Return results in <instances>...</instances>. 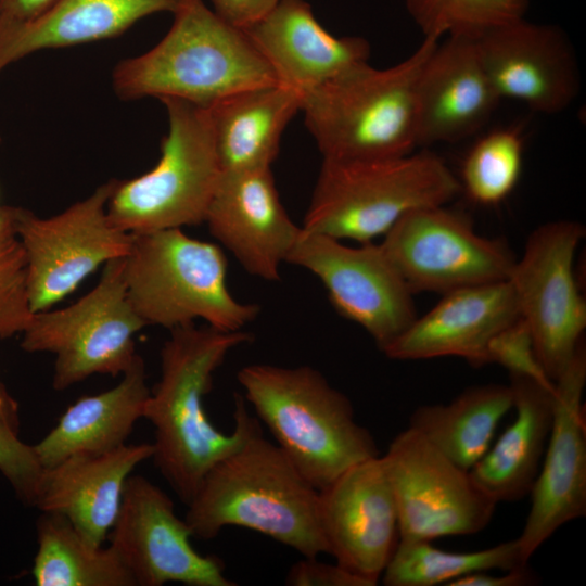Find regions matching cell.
I'll return each instance as SVG.
<instances>
[{
	"mask_svg": "<svg viewBox=\"0 0 586 586\" xmlns=\"http://www.w3.org/2000/svg\"><path fill=\"white\" fill-rule=\"evenodd\" d=\"M0 425L18 434L20 413L16 400L10 395L0 380Z\"/></svg>",
	"mask_w": 586,
	"mask_h": 586,
	"instance_id": "40",
	"label": "cell"
},
{
	"mask_svg": "<svg viewBox=\"0 0 586 586\" xmlns=\"http://www.w3.org/2000/svg\"><path fill=\"white\" fill-rule=\"evenodd\" d=\"M519 317L509 280L457 289L416 317L382 352L395 360L460 357L480 367L487 364L494 336Z\"/></svg>",
	"mask_w": 586,
	"mask_h": 586,
	"instance_id": "21",
	"label": "cell"
},
{
	"mask_svg": "<svg viewBox=\"0 0 586 586\" xmlns=\"http://www.w3.org/2000/svg\"><path fill=\"white\" fill-rule=\"evenodd\" d=\"M187 507L184 521L199 539L211 540L227 526H240L303 557L327 553L318 491L263 433L216 462Z\"/></svg>",
	"mask_w": 586,
	"mask_h": 586,
	"instance_id": "2",
	"label": "cell"
},
{
	"mask_svg": "<svg viewBox=\"0 0 586 586\" xmlns=\"http://www.w3.org/2000/svg\"><path fill=\"white\" fill-rule=\"evenodd\" d=\"M56 0H0V26L30 22Z\"/></svg>",
	"mask_w": 586,
	"mask_h": 586,
	"instance_id": "39",
	"label": "cell"
},
{
	"mask_svg": "<svg viewBox=\"0 0 586 586\" xmlns=\"http://www.w3.org/2000/svg\"><path fill=\"white\" fill-rule=\"evenodd\" d=\"M191 537L171 498L146 477L129 475L107 538L135 585L235 586L222 560L198 552Z\"/></svg>",
	"mask_w": 586,
	"mask_h": 586,
	"instance_id": "15",
	"label": "cell"
},
{
	"mask_svg": "<svg viewBox=\"0 0 586 586\" xmlns=\"http://www.w3.org/2000/svg\"><path fill=\"white\" fill-rule=\"evenodd\" d=\"M33 577L38 586H136L114 549L85 538L64 517L37 520Z\"/></svg>",
	"mask_w": 586,
	"mask_h": 586,
	"instance_id": "29",
	"label": "cell"
},
{
	"mask_svg": "<svg viewBox=\"0 0 586 586\" xmlns=\"http://www.w3.org/2000/svg\"><path fill=\"white\" fill-rule=\"evenodd\" d=\"M488 572H476L459 577L447 586H530L538 583V575L528 564L508 570L504 575H494Z\"/></svg>",
	"mask_w": 586,
	"mask_h": 586,
	"instance_id": "38",
	"label": "cell"
},
{
	"mask_svg": "<svg viewBox=\"0 0 586 586\" xmlns=\"http://www.w3.org/2000/svg\"><path fill=\"white\" fill-rule=\"evenodd\" d=\"M286 263L314 273L335 310L364 328L381 351L417 317L413 293L380 243L349 246L301 227Z\"/></svg>",
	"mask_w": 586,
	"mask_h": 586,
	"instance_id": "14",
	"label": "cell"
},
{
	"mask_svg": "<svg viewBox=\"0 0 586 586\" xmlns=\"http://www.w3.org/2000/svg\"><path fill=\"white\" fill-rule=\"evenodd\" d=\"M144 327L129 301L120 257L107 262L97 285L74 304L33 313L21 347L54 355L52 386L63 391L93 374L126 372Z\"/></svg>",
	"mask_w": 586,
	"mask_h": 586,
	"instance_id": "9",
	"label": "cell"
},
{
	"mask_svg": "<svg viewBox=\"0 0 586 586\" xmlns=\"http://www.w3.org/2000/svg\"><path fill=\"white\" fill-rule=\"evenodd\" d=\"M204 222L252 276L280 278L301 231L283 207L271 168L221 171Z\"/></svg>",
	"mask_w": 586,
	"mask_h": 586,
	"instance_id": "19",
	"label": "cell"
},
{
	"mask_svg": "<svg viewBox=\"0 0 586 586\" xmlns=\"http://www.w3.org/2000/svg\"><path fill=\"white\" fill-rule=\"evenodd\" d=\"M460 192L459 179L428 150L383 160L323 158L302 228L372 242L406 214L449 204Z\"/></svg>",
	"mask_w": 586,
	"mask_h": 586,
	"instance_id": "6",
	"label": "cell"
},
{
	"mask_svg": "<svg viewBox=\"0 0 586 586\" xmlns=\"http://www.w3.org/2000/svg\"><path fill=\"white\" fill-rule=\"evenodd\" d=\"M392 483L399 539L430 540L476 534L491 522L496 502L472 479L411 428L383 455Z\"/></svg>",
	"mask_w": 586,
	"mask_h": 586,
	"instance_id": "13",
	"label": "cell"
},
{
	"mask_svg": "<svg viewBox=\"0 0 586 586\" xmlns=\"http://www.w3.org/2000/svg\"><path fill=\"white\" fill-rule=\"evenodd\" d=\"M15 209L0 205V339L22 334L33 316L27 260L15 228Z\"/></svg>",
	"mask_w": 586,
	"mask_h": 586,
	"instance_id": "33",
	"label": "cell"
},
{
	"mask_svg": "<svg viewBox=\"0 0 586 586\" xmlns=\"http://www.w3.org/2000/svg\"><path fill=\"white\" fill-rule=\"evenodd\" d=\"M497 364L510 375L528 378L553 385L536 355L534 341L525 321L519 317L498 332L487 348V364Z\"/></svg>",
	"mask_w": 586,
	"mask_h": 586,
	"instance_id": "34",
	"label": "cell"
},
{
	"mask_svg": "<svg viewBox=\"0 0 586 586\" xmlns=\"http://www.w3.org/2000/svg\"><path fill=\"white\" fill-rule=\"evenodd\" d=\"M152 455V443H126L42 468L34 507L64 517L85 538L102 546L118 514L127 479Z\"/></svg>",
	"mask_w": 586,
	"mask_h": 586,
	"instance_id": "23",
	"label": "cell"
},
{
	"mask_svg": "<svg viewBox=\"0 0 586 586\" xmlns=\"http://www.w3.org/2000/svg\"><path fill=\"white\" fill-rule=\"evenodd\" d=\"M515 417L472 467L474 482L496 502L530 495L553 418V385L510 375Z\"/></svg>",
	"mask_w": 586,
	"mask_h": 586,
	"instance_id": "24",
	"label": "cell"
},
{
	"mask_svg": "<svg viewBox=\"0 0 586 586\" xmlns=\"http://www.w3.org/2000/svg\"><path fill=\"white\" fill-rule=\"evenodd\" d=\"M150 395L140 355L114 387L82 396L60 417L55 426L33 445L42 468L78 454H99L126 444L143 418Z\"/></svg>",
	"mask_w": 586,
	"mask_h": 586,
	"instance_id": "26",
	"label": "cell"
},
{
	"mask_svg": "<svg viewBox=\"0 0 586 586\" xmlns=\"http://www.w3.org/2000/svg\"><path fill=\"white\" fill-rule=\"evenodd\" d=\"M440 40L423 37L391 67L365 63L302 93L301 112L323 158H393L418 148V80Z\"/></svg>",
	"mask_w": 586,
	"mask_h": 586,
	"instance_id": "5",
	"label": "cell"
},
{
	"mask_svg": "<svg viewBox=\"0 0 586 586\" xmlns=\"http://www.w3.org/2000/svg\"><path fill=\"white\" fill-rule=\"evenodd\" d=\"M527 564L517 538L470 552L443 550L430 540L399 539L381 581L386 586H447L472 573L508 571Z\"/></svg>",
	"mask_w": 586,
	"mask_h": 586,
	"instance_id": "30",
	"label": "cell"
},
{
	"mask_svg": "<svg viewBox=\"0 0 586 586\" xmlns=\"http://www.w3.org/2000/svg\"><path fill=\"white\" fill-rule=\"evenodd\" d=\"M318 519L327 553L369 586L377 585L400 538L383 456L351 467L318 491Z\"/></svg>",
	"mask_w": 586,
	"mask_h": 586,
	"instance_id": "17",
	"label": "cell"
},
{
	"mask_svg": "<svg viewBox=\"0 0 586 586\" xmlns=\"http://www.w3.org/2000/svg\"><path fill=\"white\" fill-rule=\"evenodd\" d=\"M317 558L303 557L292 564L285 576V584L291 586H369L366 581L336 562L330 564Z\"/></svg>",
	"mask_w": 586,
	"mask_h": 586,
	"instance_id": "36",
	"label": "cell"
},
{
	"mask_svg": "<svg viewBox=\"0 0 586 586\" xmlns=\"http://www.w3.org/2000/svg\"><path fill=\"white\" fill-rule=\"evenodd\" d=\"M118 181H106L49 218L16 207L15 228L26 255L33 313L49 309L101 265L127 255L131 233L114 226L107 216V203Z\"/></svg>",
	"mask_w": 586,
	"mask_h": 586,
	"instance_id": "10",
	"label": "cell"
},
{
	"mask_svg": "<svg viewBox=\"0 0 586 586\" xmlns=\"http://www.w3.org/2000/svg\"><path fill=\"white\" fill-rule=\"evenodd\" d=\"M173 15L156 46L115 66L112 80L119 99L154 97L211 106L241 90L278 82L245 30L203 0H182Z\"/></svg>",
	"mask_w": 586,
	"mask_h": 586,
	"instance_id": "3",
	"label": "cell"
},
{
	"mask_svg": "<svg viewBox=\"0 0 586 586\" xmlns=\"http://www.w3.org/2000/svg\"><path fill=\"white\" fill-rule=\"evenodd\" d=\"M237 378L255 417L317 491L380 455L372 434L355 420L348 397L319 370L252 364Z\"/></svg>",
	"mask_w": 586,
	"mask_h": 586,
	"instance_id": "4",
	"label": "cell"
},
{
	"mask_svg": "<svg viewBox=\"0 0 586 586\" xmlns=\"http://www.w3.org/2000/svg\"><path fill=\"white\" fill-rule=\"evenodd\" d=\"M161 101L168 131L157 164L140 177L118 181L107 203L111 222L129 233L204 222L221 176L208 106Z\"/></svg>",
	"mask_w": 586,
	"mask_h": 586,
	"instance_id": "8",
	"label": "cell"
},
{
	"mask_svg": "<svg viewBox=\"0 0 586 586\" xmlns=\"http://www.w3.org/2000/svg\"><path fill=\"white\" fill-rule=\"evenodd\" d=\"M301 102L300 91L275 82L241 90L208 106L221 171L270 168Z\"/></svg>",
	"mask_w": 586,
	"mask_h": 586,
	"instance_id": "27",
	"label": "cell"
},
{
	"mask_svg": "<svg viewBox=\"0 0 586 586\" xmlns=\"http://www.w3.org/2000/svg\"><path fill=\"white\" fill-rule=\"evenodd\" d=\"M214 11L230 24L246 28L272 10L280 0H211Z\"/></svg>",
	"mask_w": 586,
	"mask_h": 586,
	"instance_id": "37",
	"label": "cell"
},
{
	"mask_svg": "<svg viewBox=\"0 0 586 586\" xmlns=\"http://www.w3.org/2000/svg\"><path fill=\"white\" fill-rule=\"evenodd\" d=\"M243 29L278 82L301 93L368 63L370 56L366 39L333 36L305 0H280Z\"/></svg>",
	"mask_w": 586,
	"mask_h": 586,
	"instance_id": "22",
	"label": "cell"
},
{
	"mask_svg": "<svg viewBox=\"0 0 586 586\" xmlns=\"http://www.w3.org/2000/svg\"><path fill=\"white\" fill-rule=\"evenodd\" d=\"M380 244L413 294L508 280L517 260L505 242L477 234L470 217L447 204L406 214Z\"/></svg>",
	"mask_w": 586,
	"mask_h": 586,
	"instance_id": "12",
	"label": "cell"
},
{
	"mask_svg": "<svg viewBox=\"0 0 586 586\" xmlns=\"http://www.w3.org/2000/svg\"><path fill=\"white\" fill-rule=\"evenodd\" d=\"M252 339L242 330L220 331L191 323L170 330L162 346L160 380L150 391L143 418L154 428L152 459L186 506L216 462L263 433L242 395H234L230 433L219 431L204 407L215 371L232 349Z\"/></svg>",
	"mask_w": 586,
	"mask_h": 586,
	"instance_id": "1",
	"label": "cell"
},
{
	"mask_svg": "<svg viewBox=\"0 0 586 586\" xmlns=\"http://www.w3.org/2000/svg\"><path fill=\"white\" fill-rule=\"evenodd\" d=\"M407 11L423 37H477L521 18L530 0H405Z\"/></svg>",
	"mask_w": 586,
	"mask_h": 586,
	"instance_id": "32",
	"label": "cell"
},
{
	"mask_svg": "<svg viewBox=\"0 0 586 586\" xmlns=\"http://www.w3.org/2000/svg\"><path fill=\"white\" fill-rule=\"evenodd\" d=\"M584 235L583 225L572 220L539 226L508 279L538 360L552 382L583 344L586 303L576 283L574 257Z\"/></svg>",
	"mask_w": 586,
	"mask_h": 586,
	"instance_id": "11",
	"label": "cell"
},
{
	"mask_svg": "<svg viewBox=\"0 0 586 586\" xmlns=\"http://www.w3.org/2000/svg\"><path fill=\"white\" fill-rule=\"evenodd\" d=\"M41 471L34 446L0 425V472L23 504L34 507Z\"/></svg>",
	"mask_w": 586,
	"mask_h": 586,
	"instance_id": "35",
	"label": "cell"
},
{
	"mask_svg": "<svg viewBox=\"0 0 586 586\" xmlns=\"http://www.w3.org/2000/svg\"><path fill=\"white\" fill-rule=\"evenodd\" d=\"M0 141H1V139H0Z\"/></svg>",
	"mask_w": 586,
	"mask_h": 586,
	"instance_id": "41",
	"label": "cell"
},
{
	"mask_svg": "<svg viewBox=\"0 0 586 586\" xmlns=\"http://www.w3.org/2000/svg\"><path fill=\"white\" fill-rule=\"evenodd\" d=\"M481 62L500 99L520 101L530 110L557 114L581 89L573 47L564 31L521 18L475 37Z\"/></svg>",
	"mask_w": 586,
	"mask_h": 586,
	"instance_id": "18",
	"label": "cell"
},
{
	"mask_svg": "<svg viewBox=\"0 0 586 586\" xmlns=\"http://www.w3.org/2000/svg\"><path fill=\"white\" fill-rule=\"evenodd\" d=\"M182 0H56L35 20L0 26V72L42 49L112 38L160 12L175 13Z\"/></svg>",
	"mask_w": 586,
	"mask_h": 586,
	"instance_id": "25",
	"label": "cell"
},
{
	"mask_svg": "<svg viewBox=\"0 0 586 586\" xmlns=\"http://www.w3.org/2000/svg\"><path fill=\"white\" fill-rule=\"evenodd\" d=\"M524 142L512 127L493 129L471 146L461 167V191L476 204L495 206L514 190L522 171Z\"/></svg>",
	"mask_w": 586,
	"mask_h": 586,
	"instance_id": "31",
	"label": "cell"
},
{
	"mask_svg": "<svg viewBox=\"0 0 586 586\" xmlns=\"http://www.w3.org/2000/svg\"><path fill=\"white\" fill-rule=\"evenodd\" d=\"M585 384L583 343L555 381L551 430L530 492L532 500L525 525L517 538L521 557L527 563L562 525L586 514Z\"/></svg>",
	"mask_w": 586,
	"mask_h": 586,
	"instance_id": "16",
	"label": "cell"
},
{
	"mask_svg": "<svg viewBox=\"0 0 586 586\" xmlns=\"http://www.w3.org/2000/svg\"><path fill=\"white\" fill-rule=\"evenodd\" d=\"M512 407L509 385H477L467 388L448 404L416 408L408 426L454 463L470 471L489 449L500 420Z\"/></svg>",
	"mask_w": 586,
	"mask_h": 586,
	"instance_id": "28",
	"label": "cell"
},
{
	"mask_svg": "<svg viewBox=\"0 0 586 586\" xmlns=\"http://www.w3.org/2000/svg\"><path fill=\"white\" fill-rule=\"evenodd\" d=\"M227 259L212 242L181 228L131 233L124 257L129 301L145 326L173 330L202 319L220 331H240L259 314L256 304L233 297Z\"/></svg>",
	"mask_w": 586,
	"mask_h": 586,
	"instance_id": "7",
	"label": "cell"
},
{
	"mask_svg": "<svg viewBox=\"0 0 586 586\" xmlns=\"http://www.w3.org/2000/svg\"><path fill=\"white\" fill-rule=\"evenodd\" d=\"M500 98L481 62L475 37L436 44L417 86V145L454 143L482 129Z\"/></svg>",
	"mask_w": 586,
	"mask_h": 586,
	"instance_id": "20",
	"label": "cell"
}]
</instances>
